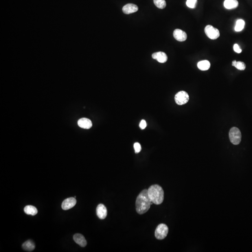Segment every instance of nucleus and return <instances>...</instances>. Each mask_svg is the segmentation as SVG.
<instances>
[{"instance_id": "obj_1", "label": "nucleus", "mask_w": 252, "mask_h": 252, "mask_svg": "<svg viewBox=\"0 0 252 252\" xmlns=\"http://www.w3.org/2000/svg\"><path fill=\"white\" fill-rule=\"evenodd\" d=\"M151 203L152 202L148 197V190H144L136 198V211L139 214H145L150 209Z\"/></svg>"}, {"instance_id": "obj_2", "label": "nucleus", "mask_w": 252, "mask_h": 252, "mask_svg": "<svg viewBox=\"0 0 252 252\" xmlns=\"http://www.w3.org/2000/svg\"><path fill=\"white\" fill-rule=\"evenodd\" d=\"M148 197L152 203L157 205H160L164 200V191L162 187L158 185L150 186L148 190Z\"/></svg>"}, {"instance_id": "obj_3", "label": "nucleus", "mask_w": 252, "mask_h": 252, "mask_svg": "<svg viewBox=\"0 0 252 252\" xmlns=\"http://www.w3.org/2000/svg\"><path fill=\"white\" fill-rule=\"evenodd\" d=\"M229 139L234 145H238L241 140V132L236 127H233L229 131Z\"/></svg>"}, {"instance_id": "obj_4", "label": "nucleus", "mask_w": 252, "mask_h": 252, "mask_svg": "<svg viewBox=\"0 0 252 252\" xmlns=\"http://www.w3.org/2000/svg\"><path fill=\"white\" fill-rule=\"evenodd\" d=\"M168 232L169 228L168 226L164 224H160L157 227L154 232V235L157 239L161 240L166 238Z\"/></svg>"}, {"instance_id": "obj_5", "label": "nucleus", "mask_w": 252, "mask_h": 252, "mask_svg": "<svg viewBox=\"0 0 252 252\" xmlns=\"http://www.w3.org/2000/svg\"><path fill=\"white\" fill-rule=\"evenodd\" d=\"M205 32L209 38L215 40L219 38L220 33L218 30L211 25L206 26L205 28Z\"/></svg>"}, {"instance_id": "obj_6", "label": "nucleus", "mask_w": 252, "mask_h": 252, "mask_svg": "<svg viewBox=\"0 0 252 252\" xmlns=\"http://www.w3.org/2000/svg\"><path fill=\"white\" fill-rule=\"evenodd\" d=\"M175 102L179 105L186 104L189 100V96L185 91H180L177 93L175 96Z\"/></svg>"}, {"instance_id": "obj_7", "label": "nucleus", "mask_w": 252, "mask_h": 252, "mask_svg": "<svg viewBox=\"0 0 252 252\" xmlns=\"http://www.w3.org/2000/svg\"><path fill=\"white\" fill-rule=\"evenodd\" d=\"M77 203L75 198H67L64 200L62 204V208L64 210H67L72 208Z\"/></svg>"}, {"instance_id": "obj_8", "label": "nucleus", "mask_w": 252, "mask_h": 252, "mask_svg": "<svg viewBox=\"0 0 252 252\" xmlns=\"http://www.w3.org/2000/svg\"><path fill=\"white\" fill-rule=\"evenodd\" d=\"M96 214L98 218L104 220L107 216V211L106 206L103 204H99L96 209Z\"/></svg>"}, {"instance_id": "obj_9", "label": "nucleus", "mask_w": 252, "mask_h": 252, "mask_svg": "<svg viewBox=\"0 0 252 252\" xmlns=\"http://www.w3.org/2000/svg\"><path fill=\"white\" fill-rule=\"evenodd\" d=\"M173 36L175 39L179 42H183L187 39V34L182 30L176 29L173 32Z\"/></svg>"}, {"instance_id": "obj_10", "label": "nucleus", "mask_w": 252, "mask_h": 252, "mask_svg": "<svg viewBox=\"0 0 252 252\" xmlns=\"http://www.w3.org/2000/svg\"><path fill=\"white\" fill-rule=\"evenodd\" d=\"M152 57L153 59H157V61L161 63H165L168 60V57L167 55L164 52L162 51L153 53Z\"/></svg>"}, {"instance_id": "obj_11", "label": "nucleus", "mask_w": 252, "mask_h": 252, "mask_svg": "<svg viewBox=\"0 0 252 252\" xmlns=\"http://www.w3.org/2000/svg\"><path fill=\"white\" fill-rule=\"evenodd\" d=\"M138 10L137 5L134 4L129 3L125 5L122 8V11L126 14H130L137 12Z\"/></svg>"}, {"instance_id": "obj_12", "label": "nucleus", "mask_w": 252, "mask_h": 252, "mask_svg": "<svg viewBox=\"0 0 252 252\" xmlns=\"http://www.w3.org/2000/svg\"><path fill=\"white\" fill-rule=\"evenodd\" d=\"M78 124L79 127L84 129H89L93 126L90 119L86 118L80 119L78 122Z\"/></svg>"}, {"instance_id": "obj_13", "label": "nucleus", "mask_w": 252, "mask_h": 252, "mask_svg": "<svg viewBox=\"0 0 252 252\" xmlns=\"http://www.w3.org/2000/svg\"><path fill=\"white\" fill-rule=\"evenodd\" d=\"M73 239L76 243H77L82 247H86L87 244V242L86 241V239L82 234L80 233L75 234L74 235Z\"/></svg>"}, {"instance_id": "obj_14", "label": "nucleus", "mask_w": 252, "mask_h": 252, "mask_svg": "<svg viewBox=\"0 0 252 252\" xmlns=\"http://www.w3.org/2000/svg\"><path fill=\"white\" fill-rule=\"evenodd\" d=\"M239 5L237 0H225L224 3L225 8L228 10L235 9Z\"/></svg>"}, {"instance_id": "obj_15", "label": "nucleus", "mask_w": 252, "mask_h": 252, "mask_svg": "<svg viewBox=\"0 0 252 252\" xmlns=\"http://www.w3.org/2000/svg\"><path fill=\"white\" fill-rule=\"evenodd\" d=\"M22 247L25 251L30 252L35 249V244L32 240H28L23 244Z\"/></svg>"}, {"instance_id": "obj_16", "label": "nucleus", "mask_w": 252, "mask_h": 252, "mask_svg": "<svg viewBox=\"0 0 252 252\" xmlns=\"http://www.w3.org/2000/svg\"><path fill=\"white\" fill-rule=\"evenodd\" d=\"M210 62L208 60H203L199 61L197 64L198 69L201 71H207L210 67Z\"/></svg>"}, {"instance_id": "obj_17", "label": "nucleus", "mask_w": 252, "mask_h": 252, "mask_svg": "<svg viewBox=\"0 0 252 252\" xmlns=\"http://www.w3.org/2000/svg\"><path fill=\"white\" fill-rule=\"evenodd\" d=\"M24 211L27 214L36 215L38 214V210L35 206L32 205H27L24 208Z\"/></svg>"}, {"instance_id": "obj_18", "label": "nucleus", "mask_w": 252, "mask_h": 252, "mask_svg": "<svg viewBox=\"0 0 252 252\" xmlns=\"http://www.w3.org/2000/svg\"><path fill=\"white\" fill-rule=\"evenodd\" d=\"M245 22L243 20H238L236 23V25L234 28V30L237 32H241L243 30L245 26Z\"/></svg>"}, {"instance_id": "obj_19", "label": "nucleus", "mask_w": 252, "mask_h": 252, "mask_svg": "<svg viewBox=\"0 0 252 252\" xmlns=\"http://www.w3.org/2000/svg\"><path fill=\"white\" fill-rule=\"evenodd\" d=\"M232 65L236 68L238 70H241V71L245 70L246 67L245 63L243 62L236 61V60L233 61L232 62Z\"/></svg>"}, {"instance_id": "obj_20", "label": "nucleus", "mask_w": 252, "mask_h": 252, "mask_svg": "<svg viewBox=\"0 0 252 252\" xmlns=\"http://www.w3.org/2000/svg\"><path fill=\"white\" fill-rule=\"evenodd\" d=\"M154 3L159 9H163L166 6L165 0H154Z\"/></svg>"}, {"instance_id": "obj_21", "label": "nucleus", "mask_w": 252, "mask_h": 252, "mask_svg": "<svg viewBox=\"0 0 252 252\" xmlns=\"http://www.w3.org/2000/svg\"><path fill=\"white\" fill-rule=\"evenodd\" d=\"M197 0H187L186 5L191 9H194L196 7Z\"/></svg>"}, {"instance_id": "obj_22", "label": "nucleus", "mask_w": 252, "mask_h": 252, "mask_svg": "<svg viewBox=\"0 0 252 252\" xmlns=\"http://www.w3.org/2000/svg\"><path fill=\"white\" fill-rule=\"evenodd\" d=\"M134 147L136 153H139L141 151V146L140 144L138 143V142H136V143L134 144Z\"/></svg>"}, {"instance_id": "obj_23", "label": "nucleus", "mask_w": 252, "mask_h": 252, "mask_svg": "<svg viewBox=\"0 0 252 252\" xmlns=\"http://www.w3.org/2000/svg\"><path fill=\"white\" fill-rule=\"evenodd\" d=\"M233 49L234 51L237 53H240L242 51V50L238 44H234L233 45Z\"/></svg>"}, {"instance_id": "obj_24", "label": "nucleus", "mask_w": 252, "mask_h": 252, "mask_svg": "<svg viewBox=\"0 0 252 252\" xmlns=\"http://www.w3.org/2000/svg\"><path fill=\"white\" fill-rule=\"evenodd\" d=\"M140 128L141 129H145L147 126V123H146V121L144 119H142L141 122H140V124H139Z\"/></svg>"}]
</instances>
